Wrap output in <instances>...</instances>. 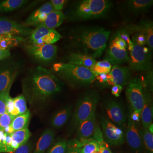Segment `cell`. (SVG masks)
<instances>
[{"mask_svg": "<svg viewBox=\"0 0 153 153\" xmlns=\"http://www.w3.org/2000/svg\"><path fill=\"white\" fill-rule=\"evenodd\" d=\"M23 94L31 105L43 103L62 90L56 75L41 66L31 68L22 80Z\"/></svg>", "mask_w": 153, "mask_h": 153, "instance_id": "cell-1", "label": "cell"}, {"mask_svg": "<svg viewBox=\"0 0 153 153\" xmlns=\"http://www.w3.org/2000/svg\"><path fill=\"white\" fill-rule=\"evenodd\" d=\"M109 30L98 26L81 25L71 29L67 38V47L95 59L101 57L107 46Z\"/></svg>", "mask_w": 153, "mask_h": 153, "instance_id": "cell-2", "label": "cell"}, {"mask_svg": "<svg viewBox=\"0 0 153 153\" xmlns=\"http://www.w3.org/2000/svg\"><path fill=\"white\" fill-rule=\"evenodd\" d=\"M113 4L109 0H81L71 6L66 19L68 22L87 21L107 18Z\"/></svg>", "mask_w": 153, "mask_h": 153, "instance_id": "cell-3", "label": "cell"}, {"mask_svg": "<svg viewBox=\"0 0 153 153\" xmlns=\"http://www.w3.org/2000/svg\"><path fill=\"white\" fill-rule=\"evenodd\" d=\"M50 71L57 77L73 87H82L91 85L96 76L90 68L64 63L53 64Z\"/></svg>", "mask_w": 153, "mask_h": 153, "instance_id": "cell-4", "label": "cell"}, {"mask_svg": "<svg viewBox=\"0 0 153 153\" xmlns=\"http://www.w3.org/2000/svg\"><path fill=\"white\" fill-rule=\"evenodd\" d=\"M100 97V94L94 89L88 90L81 96L71 117L70 128L72 130L77 128L79 124L95 113Z\"/></svg>", "mask_w": 153, "mask_h": 153, "instance_id": "cell-5", "label": "cell"}, {"mask_svg": "<svg viewBox=\"0 0 153 153\" xmlns=\"http://www.w3.org/2000/svg\"><path fill=\"white\" fill-rule=\"evenodd\" d=\"M133 49L129 51V67L133 71L145 72L152 69V52L148 47L133 43Z\"/></svg>", "mask_w": 153, "mask_h": 153, "instance_id": "cell-6", "label": "cell"}, {"mask_svg": "<svg viewBox=\"0 0 153 153\" xmlns=\"http://www.w3.org/2000/svg\"><path fill=\"white\" fill-rule=\"evenodd\" d=\"M153 5V0H126L121 2L117 9L127 22L148 13Z\"/></svg>", "mask_w": 153, "mask_h": 153, "instance_id": "cell-7", "label": "cell"}, {"mask_svg": "<svg viewBox=\"0 0 153 153\" xmlns=\"http://www.w3.org/2000/svg\"><path fill=\"white\" fill-rule=\"evenodd\" d=\"M25 51L33 60L41 65H49L56 59L57 47L53 44H28L25 46Z\"/></svg>", "mask_w": 153, "mask_h": 153, "instance_id": "cell-8", "label": "cell"}, {"mask_svg": "<svg viewBox=\"0 0 153 153\" xmlns=\"http://www.w3.org/2000/svg\"><path fill=\"white\" fill-rule=\"evenodd\" d=\"M23 67L22 60L11 57L0 61V93L8 86L13 79H16Z\"/></svg>", "mask_w": 153, "mask_h": 153, "instance_id": "cell-9", "label": "cell"}, {"mask_svg": "<svg viewBox=\"0 0 153 153\" xmlns=\"http://www.w3.org/2000/svg\"><path fill=\"white\" fill-rule=\"evenodd\" d=\"M126 95L132 111L141 114L145 102L144 92L140 77H133L126 90Z\"/></svg>", "mask_w": 153, "mask_h": 153, "instance_id": "cell-10", "label": "cell"}, {"mask_svg": "<svg viewBox=\"0 0 153 153\" xmlns=\"http://www.w3.org/2000/svg\"><path fill=\"white\" fill-rule=\"evenodd\" d=\"M33 31L31 28L15 20L0 17V35L25 38H28Z\"/></svg>", "mask_w": 153, "mask_h": 153, "instance_id": "cell-11", "label": "cell"}, {"mask_svg": "<svg viewBox=\"0 0 153 153\" xmlns=\"http://www.w3.org/2000/svg\"><path fill=\"white\" fill-rule=\"evenodd\" d=\"M119 30L127 33L129 36L135 33L144 34L147 38V45L151 51L153 49V23L149 19H144L137 23L123 25Z\"/></svg>", "mask_w": 153, "mask_h": 153, "instance_id": "cell-12", "label": "cell"}, {"mask_svg": "<svg viewBox=\"0 0 153 153\" xmlns=\"http://www.w3.org/2000/svg\"><path fill=\"white\" fill-rule=\"evenodd\" d=\"M100 123L102 132L106 143L113 146H119L125 143V138L123 131L114 124L110 120L102 118Z\"/></svg>", "mask_w": 153, "mask_h": 153, "instance_id": "cell-13", "label": "cell"}, {"mask_svg": "<svg viewBox=\"0 0 153 153\" xmlns=\"http://www.w3.org/2000/svg\"><path fill=\"white\" fill-rule=\"evenodd\" d=\"M28 38V44H53L62 39L63 36L55 30L38 27L33 30Z\"/></svg>", "mask_w": 153, "mask_h": 153, "instance_id": "cell-14", "label": "cell"}, {"mask_svg": "<svg viewBox=\"0 0 153 153\" xmlns=\"http://www.w3.org/2000/svg\"><path fill=\"white\" fill-rule=\"evenodd\" d=\"M103 60L113 65H120L128 62L129 55L126 49L123 50L119 48L114 34L110 39Z\"/></svg>", "mask_w": 153, "mask_h": 153, "instance_id": "cell-15", "label": "cell"}, {"mask_svg": "<svg viewBox=\"0 0 153 153\" xmlns=\"http://www.w3.org/2000/svg\"><path fill=\"white\" fill-rule=\"evenodd\" d=\"M126 138L132 149L137 152H140L143 150L144 146L140 134V130L137 123L132 120L129 116L126 131Z\"/></svg>", "mask_w": 153, "mask_h": 153, "instance_id": "cell-16", "label": "cell"}, {"mask_svg": "<svg viewBox=\"0 0 153 153\" xmlns=\"http://www.w3.org/2000/svg\"><path fill=\"white\" fill-rule=\"evenodd\" d=\"M108 117L109 119L119 126L126 124V117L123 106L120 102L114 100L108 102L105 106Z\"/></svg>", "mask_w": 153, "mask_h": 153, "instance_id": "cell-17", "label": "cell"}, {"mask_svg": "<svg viewBox=\"0 0 153 153\" xmlns=\"http://www.w3.org/2000/svg\"><path fill=\"white\" fill-rule=\"evenodd\" d=\"M53 11L54 9L50 1L47 2L30 14L23 25L29 27L31 26L36 28L43 23L48 14Z\"/></svg>", "mask_w": 153, "mask_h": 153, "instance_id": "cell-18", "label": "cell"}, {"mask_svg": "<svg viewBox=\"0 0 153 153\" xmlns=\"http://www.w3.org/2000/svg\"><path fill=\"white\" fill-rule=\"evenodd\" d=\"M133 71L129 67L120 65H113L109 74L114 85L125 86L128 85L133 77Z\"/></svg>", "mask_w": 153, "mask_h": 153, "instance_id": "cell-19", "label": "cell"}, {"mask_svg": "<svg viewBox=\"0 0 153 153\" xmlns=\"http://www.w3.org/2000/svg\"><path fill=\"white\" fill-rule=\"evenodd\" d=\"M28 110L27 100L23 94L13 98L10 96L7 100L6 111L14 118L26 113Z\"/></svg>", "mask_w": 153, "mask_h": 153, "instance_id": "cell-20", "label": "cell"}, {"mask_svg": "<svg viewBox=\"0 0 153 153\" xmlns=\"http://www.w3.org/2000/svg\"><path fill=\"white\" fill-rule=\"evenodd\" d=\"M143 88L145 102L141 112V120L142 122L143 128H148L150 126L153 124L152 98L151 91L144 87Z\"/></svg>", "mask_w": 153, "mask_h": 153, "instance_id": "cell-21", "label": "cell"}, {"mask_svg": "<svg viewBox=\"0 0 153 153\" xmlns=\"http://www.w3.org/2000/svg\"><path fill=\"white\" fill-rule=\"evenodd\" d=\"M96 121L95 113L91 115L87 119L82 122L76 128V140L82 141L88 139L94 133L95 129Z\"/></svg>", "mask_w": 153, "mask_h": 153, "instance_id": "cell-22", "label": "cell"}, {"mask_svg": "<svg viewBox=\"0 0 153 153\" xmlns=\"http://www.w3.org/2000/svg\"><path fill=\"white\" fill-rule=\"evenodd\" d=\"M64 63L86 68H91L96 63L95 59L88 55L77 52H71L65 56Z\"/></svg>", "mask_w": 153, "mask_h": 153, "instance_id": "cell-23", "label": "cell"}, {"mask_svg": "<svg viewBox=\"0 0 153 153\" xmlns=\"http://www.w3.org/2000/svg\"><path fill=\"white\" fill-rule=\"evenodd\" d=\"M55 133L51 129H46L41 134L33 153H44L55 140Z\"/></svg>", "mask_w": 153, "mask_h": 153, "instance_id": "cell-24", "label": "cell"}, {"mask_svg": "<svg viewBox=\"0 0 153 153\" xmlns=\"http://www.w3.org/2000/svg\"><path fill=\"white\" fill-rule=\"evenodd\" d=\"M65 19L66 15L62 11H53L48 14L44 22L37 27H44L47 29L55 30L63 24Z\"/></svg>", "mask_w": 153, "mask_h": 153, "instance_id": "cell-25", "label": "cell"}, {"mask_svg": "<svg viewBox=\"0 0 153 153\" xmlns=\"http://www.w3.org/2000/svg\"><path fill=\"white\" fill-rule=\"evenodd\" d=\"M72 113V107L66 106L55 114L51 121V125L55 128L63 127L68 122Z\"/></svg>", "mask_w": 153, "mask_h": 153, "instance_id": "cell-26", "label": "cell"}, {"mask_svg": "<svg viewBox=\"0 0 153 153\" xmlns=\"http://www.w3.org/2000/svg\"><path fill=\"white\" fill-rule=\"evenodd\" d=\"M31 117V114L28 110L26 113L15 118L10 125L13 132L28 128Z\"/></svg>", "mask_w": 153, "mask_h": 153, "instance_id": "cell-27", "label": "cell"}, {"mask_svg": "<svg viewBox=\"0 0 153 153\" xmlns=\"http://www.w3.org/2000/svg\"><path fill=\"white\" fill-rule=\"evenodd\" d=\"M27 0H5L0 2V13L18 10L29 2Z\"/></svg>", "mask_w": 153, "mask_h": 153, "instance_id": "cell-28", "label": "cell"}, {"mask_svg": "<svg viewBox=\"0 0 153 153\" xmlns=\"http://www.w3.org/2000/svg\"><path fill=\"white\" fill-rule=\"evenodd\" d=\"M31 135L30 130L27 128L14 132L11 135L13 140L20 147L27 142Z\"/></svg>", "mask_w": 153, "mask_h": 153, "instance_id": "cell-29", "label": "cell"}, {"mask_svg": "<svg viewBox=\"0 0 153 153\" xmlns=\"http://www.w3.org/2000/svg\"><path fill=\"white\" fill-rule=\"evenodd\" d=\"M140 133L142 140L144 148L148 153H153V134L147 128L140 129Z\"/></svg>", "mask_w": 153, "mask_h": 153, "instance_id": "cell-30", "label": "cell"}, {"mask_svg": "<svg viewBox=\"0 0 153 153\" xmlns=\"http://www.w3.org/2000/svg\"><path fill=\"white\" fill-rule=\"evenodd\" d=\"M112 68L111 64L106 60L97 62L92 67L90 68L95 76L97 74H108L110 72Z\"/></svg>", "mask_w": 153, "mask_h": 153, "instance_id": "cell-31", "label": "cell"}, {"mask_svg": "<svg viewBox=\"0 0 153 153\" xmlns=\"http://www.w3.org/2000/svg\"><path fill=\"white\" fill-rule=\"evenodd\" d=\"M16 79H13L4 90L0 93V116L6 112V102L10 96V91Z\"/></svg>", "mask_w": 153, "mask_h": 153, "instance_id": "cell-32", "label": "cell"}, {"mask_svg": "<svg viewBox=\"0 0 153 153\" xmlns=\"http://www.w3.org/2000/svg\"><path fill=\"white\" fill-rule=\"evenodd\" d=\"M68 143L66 140L59 141L50 147L47 153H66Z\"/></svg>", "mask_w": 153, "mask_h": 153, "instance_id": "cell-33", "label": "cell"}, {"mask_svg": "<svg viewBox=\"0 0 153 153\" xmlns=\"http://www.w3.org/2000/svg\"><path fill=\"white\" fill-rule=\"evenodd\" d=\"M100 144L96 140L91 139L82 149V153H98Z\"/></svg>", "mask_w": 153, "mask_h": 153, "instance_id": "cell-34", "label": "cell"}, {"mask_svg": "<svg viewBox=\"0 0 153 153\" xmlns=\"http://www.w3.org/2000/svg\"><path fill=\"white\" fill-rule=\"evenodd\" d=\"M140 78L143 87L151 92L153 91V70L145 71L142 78Z\"/></svg>", "mask_w": 153, "mask_h": 153, "instance_id": "cell-35", "label": "cell"}, {"mask_svg": "<svg viewBox=\"0 0 153 153\" xmlns=\"http://www.w3.org/2000/svg\"><path fill=\"white\" fill-rule=\"evenodd\" d=\"M12 142L13 140L11 134H8L6 140L0 143V153L15 152V150L12 146Z\"/></svg>", "mask_w": 153, "mask_h": 153, "instance_id": "cell-36", "label": "cell"}, {"mask_svg": "<svg viewBox=\"0 0 153 153\" xmlns=\"http://www.w3.org/2000/svg\"><path fill=\"white\" fill-rule=\"evenodd\" d=\"M14 117L6 112L0 116V130H4L10 126Z\"/></svg>", "mask_w": 153, "mask_h": 153, "instance_id": "cell-37", "label": "cell"}, {"mask_svg": "<svg viewBox=\"0 0 153 153\" xmlns=\"http://www.w3.org/2000/svg\"><path fill=\"white\" fill-rule=\"evenodd\" d=\"M132 35L131 41L133 43L141 46H145L147 44V40L144 34L141 33H135Z\"/></svg>", "mask_w": 153, "mask_h": 153, "instance_id": "cell-38", "label": "cell"}, {"mask_svg": "<svg viewBox=\"0 0 153 153\" xmlns=\"http://www.w3.org/2000/svg\"><path fill=\"white\" fill-rule=\"evenodd\" d=\"M33 149V145L31 141H28L25 144L19 147L14 153H31Z\"/></svg>", "mask_w": 153, "mask_h": 153, "instance_id": "cell-39", "label": "cell"}, {"mask_svg": "<svg viewBox=\"0 0 153 153\" xmlns=\"http://www.w3.org/2000/svg\"><path fill=\"white\" fill-rule=\"evenodd\" d=\"M93 134L94 139L100 143V144L104 142L102 132L100 129V127L98 124L97 125V124H96L95 129H94Z\"/></svg>", "mask_w": 153, "mask_h": 153, "instance_id": "cell-40", "label": "cell"}, {"mask_svg": "<svg viewBox=\"0 0 153 153\" xmlns=\"http://www.w3.org/2000/svg\"><path fill=\"white\" fill-rule=\"evenodd\" d=\"M67 1L65 0H51L50 1L54 10L55 11H61Z\"/></svg>", "mask_w": 153, "mask_h": 153, "instance_id": "cell-41", "label": "cell"}, {"mask_svg": "<svg viewBox=\"0 0 153 153\" xmlns=\"http://www.w3.org/2000/svg\"><path fill=\"white\" fill-rule=\"evenodd\" d=\"M123 90V87L120 85H114L111 88V93L116 97H118Z\"/></svg>", "mask_w": 153, "mask_h": 153, "instance_id": "cell-42", "label": "cell"}, {"mask_svg": "<svg viewBox=\"0 0 153 153\" xmlns=\"http://www.w3.org/2000/svg\"><path fill=\"white\" fill-rule=\"evenodd\" d=\"M99 153H112L108 145L105 142L100 144Z\"/></svg>", "mask_w": 153, "mask_h": 153, "instance_id": "cell-43", "label": "cell"}, {"mask_svg": "<svg viewBox=\"0 0 153 153\" xmlns=\"http://www.w3.org/2000/svg\"><path fill=\"white\" fill-rule=\"evenodd\" d=\"M96 79H97L100 82L102 83H108V74H100L96 75Z\"/></svg>", "mask_w": 153, "mask_h": 153, "instance_id": "cell-44", "label": "cell"}, {"mask_svg": "<svg viewBox=\"0 0 153 153\" xmlns=\"http://www.w3.org/2000/svg\"><path fill=\"white\" fill-rule=\"evenodd\" d=\"M10 50L0 49V61L5 60L11 57Z\"/></svg>", "mask_w": 153, "mask_h": 153, "instance_id": "cell-45", "label": "cell"}, {"mask_svg": "<svg viewBox=\"0 0 153 153\" xmlns=\"http://www.w3.org/2000/svg\"><path fill=\"white\" fill-rule=\"evenodd\" d=\"M129 117L132 120L136 123L138 122L141 120V114L138 112L132 111Z\"/></svg>", "mask_w": 153, "mask_h": 153, "instance_id": "cell-46", "label": "cell"}, {"mask_svg": "<svg viewBox=\"0 0 153 153\" xmlns=\"http://www.w3.org/2000/svg\"><path fill=\"white\" fill-rule=\"evenodd\" d=\"M66 153H82L81 148L68 147Z\"/></svg>", "mask_w": 153, "mask_h": 153, "instance_id": "cell-47", "label": "cell"}, {"mask_svg": "<svg viewBox=\"0 0 153 153\" xmlns=\"http://www.w3.org/2000/svg\"><path fill=\"white\" fill-rule=\"evenodd\" d=\"M7 135L4 130H0V143L3 142L6 140Z\"/></svg>", "mask_w": 153, "mask_h": 153, "instance_id": "cell-48", "label": "cell"}, {"mask_svg": "<svg viewBox=\"0 0 153 153\" xmlns=\"http://www.w3.org/2000/svg\"><path fill=\"white\" fill-rule=\"evenodd\" d=\"M10 36H11L0 35V41H1L2 40H4V39H6V38H9V37H10Z\"/></svg>", "mask_w": 153, "mask_h": 153, "instance_id": "cell-49", "label": "cell"}, {"mask_svg": "<svg viewBox=\"0 0 153 153\" xmlns=\"http://www.w3.org/2000/svg\"><path fill=\"white\" fill-rule=\"evenodd\" d=\"M153 124H152L150 126H149V127L148 128H147L148 129V130L150 132H151V133L153 134Z\"/></svg>", "mask_w": 153, "mask_h": 153, "instance_id": "cell-50", "label": "cell"}]
</instances>
